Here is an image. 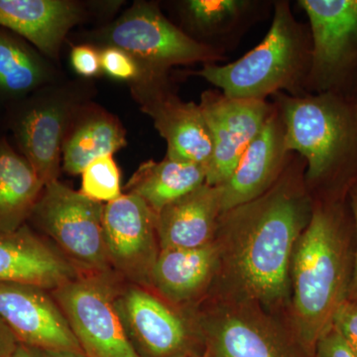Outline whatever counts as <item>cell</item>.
Returning <instances> with one entry per match:
<instances>
[{
	"label": "cell",
	"instance_id": "29",
	"mask_svg": "<svg viewBox=\"0 0 357 357\" xmlns=\"http://www.w3.org/2000/svg\"><path fill=\"white\" fill-rule=\"evenodd\" d=\"M70 64L79 76L93 77L102 72L100 52L89 45H79L70 52Z\"/></svg>",
	"mask_w": 357,
	"mask_h": 357
},
{
	"label": "cell",
	"instance_id": "35",
	"mask_svg": "<svg viewBox=\"0 0 357 357\" xmlns=\"http://www.w3.org/2000/svg\"><path fill=\"white\" fill-rule=\"evenodd\" d=\"M192 357H206V356H204V354H197V356H194Z\"/></svg>",
	"mask_w": 357,
	"mask_h": 357
},
{
	"label": "cell",
	"instance_id": "9",
	"mask_svg": "<svg viewBox=\"0 0 357 357\" xmlns=\"http://www.w3.org/2000/svg\"><path fill=\"white\" fill-rule=\"evenodd\" d=\"M167 76L149 74L132 83L134 96L166 141V157L208 167L213 141L201 107L181 100Z\"/></svg>",
	"mask_w": 357,
	"mask_h": 357
},
{
	"label": "cell",
	"instance_id": "15",
	"mask_svg": "<svg viewBox=\"0 0 357 357\" xmlns=\"http://www.w3.org/2000/svg\"><path fill=\"white\" fill-rule=\"evenodd\" d=\"M273 4L267 0H185L178 2V11L183 31L225 55L273 10Z\"/></svg>",
	"mask_w": 357,
	"mask_h": 357
},
{
	"label": "cell",
	"instance_id": "13",
	"mask_svg": "<svg viewBox=\"0 0 357 357\" xmlns=\"http://www.w3.org/2000/svg\"><path fill=\"white\" fill-rule=\"evenodd\" d=\"M116 307L134 349L141 357L197 356L183 319L144 289L134 286Z\"/></svg>",
	"mask_w": 357,
	"mask_h": 357
},
{
	"label": "cell",
	"instance_id": "36",
	"mask_svg": "<svg viewBox=\"0 0 357 357\" xmlns=\"http://www.w3.org/2000/svg\"><path fill=\"white\" fill-rule=\"evenodd\" d=\"M356 112H357V102H356Z\"/></svg>",
	"mask_w": 357,
	"mask_h": 357
},
{
	"label": "cell",
	"instance_id": "20",
	"mask_svg": "<svg viewBox=\"0 0 357 357\" xmlns=\"http://www.w3.org/2000/svg\"><path fill=\"white\" fill-rule=\"evenodd\" d=\"M203 340L206 357H311L296 340L236 314L206 326Z\"/></svg>",
	"mask_w": 357,
	"mask_h": 357
},
{
	"label": "cell",
	"instance_id": "22",
	"mask_svg": "<svg viewBox=\"0 0 357 357\" xmlns=\"http://www.w3.org/2000/svg\"><path fill=\"white\" fill-rule=\"evenodd\" d=\"M206 167L165 157L144 162L133 174L128 194L139 197L156 215L173 202L206 184Z\"/></svg>",
	"mask_w": 357,
	"mask_h": 357
},
{
	"label": "cell",
	"instance_id": "11",
	"mask_svg": "<svg viewBox=\"0 0 357 357\" xmlns=\"http://www.w3.org/2000/svg\"><path fill=\"white\" fill-rule=\"evenodd\" d=\"M157 215L142 199L122 194L105 204L103 234L110 266L136 283H149L160 250Z\"/></svg>",
	"mask_w": 357,
	"mask_h": 357
},
{
	"label": "cell",
	"instance_id": "26",
	"mask_svg": "<svg viewBox=\"0 0 357 357\" xmlns=\"http://www.w3.org/2000/svg\"><path fill=\"white\" fill-rule=\"evenodd\" d=\"M81 175L79 192L86 198L105 204L122 195L121 171L112 155L91 162Z\"/></svg>",
	"mask_w": 357,
	"mask_h": 357
},
{
	"label": "cell",
	"instance_id": "4",
	"mask_svg": "<svg viewBox=\"0 0 357 357\" xmlns=\"http://www.w3.org/2000/svg\"><path fill=\"white\" fill-rule=\"evenodd\" d=\"M272 13L269 30L255 48L227 64L203 65L194 74L229 98L268 100L279 93H307L312 60L309 26L296 20L288 0H275Z\"/></svg>",
	"mask_w": 357,
	"mask_h": 357
},
{
	"label": "cell",
	"instance_id": "30",
	"mask_svg": "<svg viewBox=\"0 0 357 357\" xmlns=\"http://www.w3.org/2000/svg\"><path fill=\"white\" fill-rule=\"evenodd\" d=\"M314 357H357L337 328L332 325L316 345Z\"/></svg>",
	"mask_w": 357,
	"mask_h": 357
},
{
	"label": "cell",
	"instance_id": "10",
	"mask_svg": "<svg viewBox=\"0 0 357 357\" xmlns=\"http://www.w3.org/2000/svg\"><path fill=\"white\" fill-rule=\"evenodd\" d=\"M213 141L206 184L222 185L260 133L274 109L268 100L229 98L220 91H206L199 103Z\"/></svg>",
	"mask_w": 357,
	"mask_h": 357
},
{
	"label": "cell",
	"instance_id": "3",
	"mask_svg": "<svg viewBox=\"0 0 357 357\" xmlns=\"http://www.w3.org/2000/svg\"><path fill=\"white\" fill-rule=\"evenodd\" d=\"M271 98L289 151L306 163L307 190L319 192L314 199H347L357 182L356 102L330 93H279Z\"/></svg>",
	"mask_w": 357,
	"mask_h": 357
},
{
	"label": "cell",
	"instance_id": "18",
	"mask_svg": "<svg viewBox=\"0 0 357 357\" xmlns=\"http://www.w3.org/2000/svg\"><path fill=\"white\" fill-rule=\"evenodd\" d=\"M83 18L81 6L69 0H0V27L52 59L58 58L66 35Z\"/></svg>",
	"mask_w": 357,
	"mask_h": 357
},
{
	"label": "cell",
	"instance_id": "8",
	"mask_svg": "<svg viewBox=\"0 0 357 357\" xmlns=\"http://www.w3.org/2000/svg\"><path fill=\"white\" fill-rule=\"evenodd\" d=\"M105 275H81L51 294L89 357H141L134 349Z\"/></svg>",
	"mask_w": 357,
	"mask_h": 357
},
{
	"label": "cell",
	"instance_id": "33",
	"mask_svg": "<svg viewBox=\"0 0 357 357\" xmlns=\"http://www.w3.org/2000/svg\"><path fill=\"white\" fill-rule=\"evenodd\" d=\"M40 357H89L84 352L72 351H40Z\"/></svg>",
	"mask_w": 357,
	"mask_h": 357
},
{
	"label": "cell",
	"instance_id": "17",
	"mask_svg": "<svg viewBox=\"0 0 357 357\" xmlns=\"http://www.w3.org/2000/svg\"><path fill=\"white\" fill-rule=\"evenodd\" d=\"M70 112L69 100L45 98L30 105L16 121L14 132L23 156L45 185L58 181Z\"/></svg>",
	"mask_w": 357,
	"mask_h": 357
},
{
	"label": "cell",
	"instance_id": "7",
	"mask_svg": "<svg viewBox=\"0 0 357 357\" xmlns=\"http://www.w3.org/2000/svg\"><path fill=\"white\" fill-rule=\"evenodd\" d=\"M105 204L59 181L46 185L31 215L77 268L91 274L112 269L103 234Z\"/></svg>",
	"mask_w": 357,
	"mask_h": 357
},
{
	"label": "cell",
	"instance_id": "31",
	"mask_svg": "<svg viewBox=\"0 0 357 357\" xmlns=\"http://www.w3.org/2000/svg\"><path fill=\"white\" fill-rule=\"evenodd\" d=\"M347 203L351 210L352 220H354V232H356V255H354V273L351 287H349L347 300L357 302V182L352 185L347 194Z\"/></svg>",
	"mask_w": 357,
	"mask_h": 357
},
{
	"label": "cell",
	"instance_id": "16",
	"mask_svg": "<svg viewBox=\"0 0 357 357\" xmlns=\"http://www.w3.org/2000/svg\"><path fill=\"white\" fill-rule=\"evenodd\" d=\"M79 276L74 263L27 227L0 234V283L54 291Z\"/></svg>",
	"mask_w": 357,
	"mask_h": 357
},
{
	"label": "cell",
	"instance_id": "21",
	"mask_svg": "<svg viewBox=\"0 0 357 357\" xmlns=\"http://www.w3.org/2000/svg\"><path fill=\"white\" fill-rule=\"evenodd\" d=\"M220 263L215 241L196 248L160 250L150 284L175 302L189 300L206 287Z\"/></svg>",
	"mask_w": 357,
	"mask_h": 357
},
{
	"label": "cell",
	"instance_id": "25",
	"mask_svg": "<svg viewBox=\"0 0 357 357\" xmlns=\"http://www.w3.org/2000/svg\"><path fill=\"white\" fill-rule=\"evenodd\" d=\"M46 63L30 47L0 29V91L22 96L48 81Z\"/></svg>",
	"mask_w": 357,
	"mask_h": 357
},
{
	"label": "cell",
	"instance_id": "19",
	"mask_svg": "<svg viewBox=\"0 0 357 357\" xmlns=\"http://www.w3.org/2000/svg\"><path fill=\"white\" fill-rule=\"evenodd\" d=\"M220 215V187L202 185L157 215L160 249L196 248L213 243Z\"/></svg>",
	"mask_w": 357,
	"mask_h": 357
},
{
	"label": "cell",
	"instance_id": "14",
	"mask_svg": "<svg viewBox=\"0 0 357 357\" xmlns=\"http://www.w3.org/2000/svg\"><path fill=\"white\" fill-rule=\"evenodd\" d=\"M292 154L286 145L283 121L274 105L264 128L244 152L234 172L218 185L222 213L266 192L281 177Z\"/></svg>",
	"mask_w": 357,
	"mask_h": 357
},
{
	"label": "cell",
	"instance_id": "28",
	"mask_svg": "<svg viewBox=\"0 0 357 357\" xmlns=\"http://www.w3.org/2000/svg\"><path fill=\"white\" fill-rule=\"evenodd\" d=\"M333 325L357 356V302L342 303L333 317Z\"/></svg>",
	"mask_w": 357,
	"mask_h": 357
},
{
	"label": "cell",
	"instance_id": "5",
	"mask_svg": "<svg viewBox=\"0 0 357 357\" xmlns=\"http://www.w3.org/2000/svg\"><path fill=\"white\" fill-rule=\"evenodd\" d=\"M309 20L312 60L307 91L357 102V0H299Z\"/></svg>",
	"mask_w": 357,
	"mask_h": 357
},
{
	"label": "cell",
	"instance_id": "27",
	"mask_svg": "<svg viewBox=\"0 0 357 357\" xmlns=\"http://www.w3.org/2000/svg\"><path fill=\"white\" fill-rule=\"evenodd\" d=\"M100 52L102 72L112 79L135 83L146 75L155 73L143 69L142 66L128 52L116 47L105 46Z\"/></svg>",
	"mask_w": 357,
	"mask_h": 357
},
{
	"label": "cell",
	"instance_id": "2",
	"mask_svg": "<svg viewBox=\"0 0 357 357\" xmlns=\"http://www.w3.org/2000/svg\"><path fill=\"white\" fill-rule=\"evenodd\" d=\"M354 255L356 232L347 198L314 199L311 220L294 246L290 267L294 335L311 357L349 298Z\"/></svg>",
	"mask_w": 357,
	"mask_h": 357
},
{
	"label": "cell",
	"instance_id": "34",
	"mask_svg": "<svg viewBox=\"0 0 357 357\" xmlns=\"http://www.w3.org/2000/svg\"><path fill=\"white\" fill-rule=\"evenodd\" d=\"M13 357H40L39 349L20 344Z\"/></svg>",
	"mask_w": 357,
	"mask_h": 357
},
{
	"label": "cell",
	"instance_id": "6",
	"mask_svg": "<svg viewBox=\"0 0 357 357\" xmlns=\"http://www.w3.org/2000/svg\"><path fill=\"white\" fill-rule=\"evenodd\" d=\"M107 46L128 52L143 69L167 74L174 66L218 64L225 55L191 38L159 7L137 2L100 33Z\"/></svg>",
	"mask_w": 357,
	"mask_h": 357
},
{
	"label": "cell",
	"instance_id": "12",
	"mask_svg": "<svg viewBox=\"0 0 357 357\" xmlns=\"http://www.w3.org/2000/svg\"><path fill=\"white\" fill-rule=\"evenodd\" d=\"M0 318L20 344L40 351L84 352L64 312L46 289L0 283Z\"/></svg>",
	"mask_w": 357,
	"mask_h": 357
},
{
	"label": "cell",
	"instance_id": "24",
	"mask_svg": "<svg viewBox=\"0 0 357 357\" xmlns=\"http://www.w3.org/2000/svg\"><path fill=\"white\" fill-rule=\"evenodd\" d=\"M126 144V131L117 119L102 112L89 114L66 134L63 168L70 175H79L91 162L112 156Z\"/></svg>",
	"mask_w": 357,
	"mask_h": 357
},
{
	"label": "cell",
	"instance_id": "37",
	"mask_svg": "<svg viewBox=\"0 0 357 357\" xmlns=\"http://www.w3.org/2000/svg\"><path fill=\"white\" fill-rule=\"evenodd\" d=\"M181 357H192V356H181Z\"/></svg>",
	"mask_w": 357,
	"mask_h": 357
},
{
	"label": "cell",
	"instance_id": "32",
	"mask_svg": "<svg viewBox=\"0 0 357 357\" xmlns=\"http://www.w3.org/2000/svg\"><path fill=\"white\" fill-rule=\"evenodd\" d=\"M20 344L11 328L0 318V357H13Z\"/></svg>",
	"mask_w": 357,
	"mask_h": 357
},
{
	"label": "cell",
	"instance_id": "23",
	"mask_svg": "<svg viewBox=\"0 0 357 357\" xmlns=\"http://www.w3.org/2000/svg\"><path fill=\"white\" fill-rule=\"evenodd\" d=\"M44 187L27 159L6 140H0V234L23 227Z\"/></svg>",
	"mask_w": 357,
	"mask_h": 357
},
{
	"label": "cell",
	"instance_id": "1",
	"mask_svg": "<svg viewBox=\"0 0 357 357\" xmlns=\"http://www.w3.org/2000/svg\"><path fill=\"white\" fill-rule=\"evenodd\" d=\"M305 170L304 160L293 153L266 192L218 218L220 262L248 299L272 306L287 296L294 246L314 206Z\"/></svg>",
	"mask_w": 357,
	"mask_h": 357
}]
</instances>
